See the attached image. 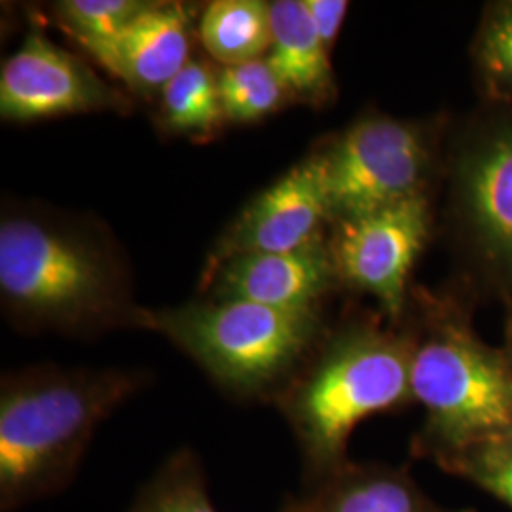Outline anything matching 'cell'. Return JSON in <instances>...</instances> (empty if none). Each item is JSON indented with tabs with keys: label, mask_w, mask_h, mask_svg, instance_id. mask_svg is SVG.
I'll use <instances>...</instances> for the list:
<instances>
[{
	"label": "cell",
	"mask_w": 512,
	"mask_h": 512,
	"mask_svg": "<svg viewBox=\"0 0 512 512\" xmlns=\"http://www.w3.org/2000/svg\"><path fill=\"white\" fill-rule=\"evenodd\" d=\"M145 378L135 370L52 365L6 374L0 385V512L67 490L97 427Z\"/></svg>",
	"instance_id": "obj_1"
},
{
	"label": "cell",
	"mask_w": 512,
	"mask_h": 512,
	"mask_svg": "<svg viewBox=\"0 0 512 512\" xmlns=\"http://www.w3.org/2000/svg\"><path fill=\"white\" fill-rule=\"evenodd\" d=\"M0 294L23 329L90 334L137 327L124 268L107 241L69 220L10 213L0 222Z\"/></svg>",
	"instance_id": "obj_2"
},
{
	"label": "cell",
	"mask_w": 512,
	"mask_h": 512,
	"mask_svg": "<svg viewBox=\"0 0 512 512\" xmlns=\"http://www.w3.org/2000/svg\"><path fill=\"white\" fill-rule=\"evenodd\" d=\"M319 344L275 399L300 450L302 488L348 463L361 421L412 401L408 340L353 327Z\"/></svg>",
	"instance_id": "obj_3"
},
{
	"label": "cell",
	"mask_w": 512,
	"mask_h": 512,
	"mask_svg": "<svg viewBox=\"0 0 512 512\" xmlns=\"http://www.w3.org/2000/svg\"><path fill=\"white\" fill-rule=\"evenodd\" d=\"M137 327L160 332L238 399L275 401L321 342L317 310L243 300L209 298L173 310H139Z\"/></svg>",
	"instance_id": "obj_4"
},
{
	"label": "cell",
	"mask_w": 512,
	"mask_h": 512,
	"mask_svg": "<svg viewBox=\"0 0 512 512\" xmlns=\"http://www.w3.org/2000/svg\"><path fill=\"white\" fill-rule=\"evenodd\" d=\"M410 389L427 412L416 454L440 467L512 433L511 363L452 325L412 348Z\"/></svg>",
	"instance_id": "obj_5"
},
{
	"label": "cell",
	"mask_w": 512,
	"mask_h": 512,
	"mask_svg": "<svg viewBox=\"0 0 512 512\" xmlns=\"http://www.w3.org/2000/svg\"><path fill=\"white\" fill-rule=\"evenodd\" d=\"M319 156L330 213L338 219L365 215L420 194L427 167L418 129L387 116L359 120Z\"/></svg>",
	"instance_id": "obj_6"
},
{
	"label": "cell",
	"mask_w": 512,
	"mask_h": 512,
	"mask_svg": "<svg viewBox=\"0 0 512 512\" xmlns=\"http://www.w3.org/2000/svg\"><path fill=\"white\" fill-rule=\"evenodd\" d=\"M330 243L338 275L374 294L389 315L404 308L406 281L429 234L427 200L416 194L365 215L338 219Z\"/></svg>",
	"instance_id": "obj_7"
},
{
	"label": "cell",
	"mask_w": 512,
	"mask_h": 512,
	"mask_svg": "<svg viewBox=\"0 0 512 512\" xmlns=\"http://www.w3.org/2000/svg\"><path fill=\"white\" fill-rule=\"evenodd\" d=\"M126 97L40 31L25 37L0 71V114L10 122L118 110Z\"/></svg>",
	"instance_id": "obj_8"
},
{
	"label": "cell",
	"mask_w": 512,
	"mask_h": 512,
	"mask_svg": "<svg viewBox=\"0 0 512 512\" xmlns=\"http://www.w3.org/2000/svg\"><path fill=\"white\" fill-rule=\"evenodd\" d=\"M329 217L323 164L315 154L294 165L243 209L220 239L211 266L232 256L304 249L321 239V226Z\"/></svg>",
	"instance_id": "obj_9"
},
{
	"label": "cell",
	"mask_w": 512,
	"mask_h": 512,
	"mask_svg": "<svg viewBox=\"0 0 512 512\" xmlns=\"http://www.w3.org/2000/svg\"><path fill=\"white\" fill-rule=\"evenodd\" d=\"M338 275L321 239L291 253L238 255L209 266L211 300H243L281 310H317Z\"/></svg>",
	"instance_id": "obj_10"
},
{
	"label": "cell",
	"mask_w": 512,
	"mask_h": 512,
	"mask_svg": "<svg viewBox=\"0 0 512 512\" xmlns=\"http://www.w3.org/2000/svg\"><path fill=\"white\" fill-rule=\"evenodd\" d=\"M93 59L139 93L162 92L190 61V23L181 4L152 2L122 31L101 38H74Z\"/></svg>",
	"instance_id": "obj_11"
},
{
	"label": "cell",
	"mask_w": 512,
	"mask_h": 512,
	"mask_svg": "<svg viewBox=\"0 0 512 512\" xmlns=\"http://www.w3.org/2000/svg\"><path fill=\"white\" fill-rule=\"evenodd\" d=\"M277 512H473L437 505L404 467L348 461L332 475L287 495Z\"/></svg>",
	"instance_id": "obj_12"
},
{
	"label": "cell",
	"mask_w": 512,
	"mask_h": 512,
	"mask_svg": "<svg viewBox=\"0 0 512 512\" xmlns=\"http://www.w3.org/2000/svg\"><path fill=\"white\" fill-rule=\"evenodd\" d=\"M272 46L266 61L289 95L323 101L332 88L329 48L319 37L304 0L270 2Z\"/></svg>",
	"instance_id": "obj_13"
},
{
	"label": "cell",
	"mask_w": 512,
	"mask_h": 512,
	"mask_svg": "<svg viewBox=\"0 0 512 512\" xmlns=\"http://www.w3.org/2000/svg\"><path fill=\"white\" fill-rule=\"evenodd\" d=\"M465 198L488 251L512 262V133L495 137L471 160Z\"/></svg>",
	"instance_id": "obj_14"
},
{
	"label": "cell",
	"mask_w": 512,
	"mask_h": 512,
	"mask_svg": "<svg viewBox=\"0 0 512 512\" xmlns=\"http://www.w3.org/2000/svg\"><path fill=\"white\" fill-rule=\"evenodd\" d=\"M200 38L224 67L262 59L272 46L270 4L262 0H215L200 21Z\"/></svg>",
	"instance_id": "obj_15"
},
{
	"label": "cell",
	"mask_w": 512,
	"mask_h": 512,
	"mask_svg": "<svg viewBox=\"0 0 512 512\" xmlns=\"http://www.w3.org/2000/svg\"><path fill=\"white\" fill-rule=\"evenodd\" d=\"M128 512H219L200 456L192 448L167 456L141 486Z\"/></svg>",
	"instance_id": "obj_16"
},
{
	"label": "cell",
	"mask_w": 512,
	"mask_h": 512,
	"mask_svg": "<svg viewBox=\"0 0 512 512\" xmlns=\"http://www.w3.org/2000/svg\"><path fill=\"white\" fill-rule=\"evenodd\" d=\"M165 128L205 137L226 120L220 101L219 76L200 61H188L162 90Z\"/></svg>",
	"instance_id": "obj_17"
},
{
	"label": "cell",
	"mask_w": 512,
	"mask_h": 512,
	"mask_svg": "<svg viewBox=\"0 0 512 512\" xmlns=\"http://www.w3.org/2000/svg\"><path fill=\"white\" fill-rule=\"evenodd\" d=\"M217 76L228 122L249 124L262 120L279 109L289 95L266 59L224 67Z\"/></svg>",
	"instance_id": "obj_18"
},
{
	"label": "cell",
	"mask_w": 512,
	"mask_h": 512,
	"mask_svg": "<svg viewBox=\"0 0 512 512\" xmlns=\"http://www.w3.org/2000/svg\"><path fill=\"white\" fill-rule=\"evenodd\" d=\"M147 0H63L55 14L73 38L110 37L147 12Z\"/></svg>",
	"instance_id": "obj_19"
},
{
	"label": "cell",
	"mask_w": 512,
	"mask_h": 512,
	"mask_svg": "<svg viewBox=\"0 0 512 512\" xmlns=\"http://www.w3.org/2000/svg\"><path fill=\"white\" fill-rule=\"evenodd\" d=\"M442 469L469 478L512 509V448L505 440L465 450L456 458L448 459Z\"/></svg>",
	"instance_id": "obj_20"
},
{
	"label": "cell",
	"mask_w": 512,
	"mask_h": 512,
	"mask_svg": "<svg viewBox=\"0 0 512 512\" xmlns=\"http://www.w3.org/2000/svg\"><path fill=\"white\" fill-rule=\"evenodd\" d=\"M480 61L497 84L512 90V2L497 6L480 38Z\"/></svg>",
	"instance_id": "obj_21"
},
{
	"label": "cell",
	"mask_w": 512,
	"mask_h": 512,
	"mask_svg": "<svg viewBox=\"0 0 512 512\" xmlns=\"http://www.w3.org/2000/svg\"><path fill=\"white\" fill-rule=\"evenodd\" d=\"M304 6L310 14L319 37L330 52L334 40L338 37V31L344 23V18H346L348 2L346 0H304Z\"/></svg>",
	"instance_id": "obj_22"
},
{
	"label": "cell",
	"mask_w": 512,
	"mask_h": 512,
	"mask_svg": "<svg viewBox=\"0 0 512 512\" xmlns=\"http://www.w3.org/2000/svg\"><path fill=\"white\" fill-rule=\"evenodd\" d=\"M503 440H505V442H507V444H509V446L512 448V433L509 435V437H505Z\"/></svg>",
	"instance_id": "obj_23"
}]
</instances>
